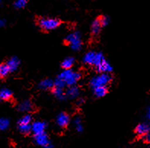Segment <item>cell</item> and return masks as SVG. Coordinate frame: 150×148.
I'll use <instances>...</instances> for the list:
<instances>
[{
	"label": "cell",
	"mask_w": 150,
	"mask_h": 148,
	"mask_svg": "<svg viewBox=\"0 0 150 148\" xmlns=\"http://www.w3.org/2000/svg\"><path fill=\"white\" fill-rule=\"evenodd\" d=\"M80 93L79 88L78 86H76V85H70L68 88L67 91L66 92L67 94V97L69 98V99H75L76 97H78Z\"/></svg>",
	"instance_id": "obj_10"
},
{
	"label": "cell",
	"mask_w": 150,
	"mask_h": 148,
	"mask_svg": "<svg viewBox=\"0 0 150 148\" xmlns=\"http://www.w3.org/2000/svg\"><path fill=\"white\" fill-rule=\"evenodd\" d=\"M52 92H53V95H54L57 99H59V100H63V99H66V97H67L66 92H64L63 88H59L54 86V87L52 89Z\"/></svg>",
	"instance_id": "obj_16"
},
{
	"label": "cell",
	"mask_w": 150,
	"mask_h": 148,
	"mask_svg": "<svg viewBox=\"0 0 150 148\" xmlns=\"http://www.w3.org/2000/svg\"><path fill=\"white\" fill-rule=\"evenodd\" d=\"M38 87L42 90H49L54 87V81L50 79H45L40 82Z\"/></svg>",
	"instance_id": "obj_12"
},
{
	"label": "cell",
	"mask_w": 150,
	"mask_h": 148,
	"mask_svg": "<svg viewBox=\"0 0 150 148\" xmlns=\"http://www.w3.org/2000/svg\"><path fill=\"white\" fill-rule=\"evenodd\" d=\"M95 55H96V52L89 51L86 53L83 57L84 63H86L87 65H90V66H94Z\"/></svg>",
	"instance_id": "obj_15"
},
{
	"label": "cell",
	"mask_w": 150,
	"mask_h": 148,
	"mask_svg": "<svg viewBox=\"0 0 150 148\" xmlns=\"http://www.w3.org/2000/svg\"><path fill=\"white\" fill-rule=\"evenodd\" d=\"M1 100H2V99H1V97H0V101H1Z\"/></svg>",
	"instance_id": "obj_33"
},
{
	"label": "cell",
	"mask_w": 150,
	"mask_h": 148,
	"mask_svg": "<svg viewBox=\"0 0 150 148\" xmlns=\"http://www.w3.org/2000/svg\"><path fill=\"white\" fill-rule=\"evenodd\" d=\"M38 25L42 30L47 31L57 28L61 25V21L53 18H40L38 19Z\"/></svg>",
	"instance_id": "obj_2"
},
{
	"label": "cell",
	"mask_w": 150,
	"mask_h": 148,
	"mask_svg": "<svg viewBox=\"0 0 150 148\" xmlns=\"http://www.w3.org/2000/svg\"><path fill=\"white\" fill-rule=\"evenodd\" d=\"M27 3L28 0H15L14 2V6L17 9H21L27 6Z\"/></svg>",
	"instance_id": "obj_26"
},
{
	"label": "cell",
	"mask_w": 150,
	"mask_h": 148,
	"mask_svg": "<svg viewBox=\"0 0 150 148\" xmlns=\"http://www.w3.org/2000/svg\"><path fill=\"white\" fill-rule=\"evenodd\" d=\"M47 124L44 122H35L31 125V131L34 134H38L45 132Z\"/></svg>",
	"instance_id": "obj_7"
},
{
	"label": "cell",
	"mask_w": 150,
	"mask_h": 148,
	"mask_svg": "<svg viewBox=\"0 0 150 148\" xmlns=\"http://www.w3.org/2000/svg\"><path fill=\"white\" fill-rule=\"evenodd\" d=\"M69 123V116L66 112H61L57 115V124L59 127L65 128L68 126Z\"/></svg>",
	"instance_id": "obj_6"
},
{
	"label": "cell",
	"mask_w": 150,
	"mask_h": 148,
	"mask_svg": "<svg viewBox=\"0 0 150 148\" xmlns=\"http://www.w3.org/2000/svg\"><path fill=\"white\" fill-rule=\"evenodd\" d=\"M57 77L63 80L66 85L70 86L77 83V82L81 79V74L69 69V70H64Z\"/></svg>",
	"instance_id": "obj_1"
},
{
	"label": "cell",
	"mask_w": 150,
	"mask_h": 148,
	"mask_svg": "<svg viewBox=\"0 0 150 148\" xmlns=\"http://www.w3.org/2000/svg\"><path fill=\"white\" fill-rule=\"evenodd\" d=\"M95 68H96V70H97L98 72L101 73H110L112 72L113 70L112 66L106 60L103 61L101 64L98 65V66L95 67Z\"/></svg>",
	"instance_id": "obj_9"
},
{
	"label": "cell",
	"mask_w": 150,
	"mask_h": 148,
	"mask_svg": "<svg viewBox=\"0 0 150 148\" xmlns=\"http://www.w3.org/2000/svg\"><path fill=\"white\" fill-rule=\"evenodd\" d=\"M19 131L23 134H29L31 132V124L28 125H18Z\"/></svg>",
	"instance_id": "obj_21"
},
{
	"label": "cell",
	"mask_w": 150,
	"mask_h": 148,
	"mask_svg": "<svg viewBox=\"0 0 150 148\" xmlns=\"http://www.w3.org/2000/svg\"><path fill=\"white\" fill-rule=\"evenodd\" d=\"M111 80H112V76H110V73H100L91 79L90 81V85L93 89L102 85L107 86L111 82Z\"/></svg>",
	"instance_id": "obj_4"
},
{
	"label": "cell",
	"mask_w": 150,
	"mask_h": 148,
	"mask_svg": "<svg viewBox=\"0 0 150 148\" xmlns=\"http://www.w3.org/2000/svg\"><path fill=\"white\" fill-rule=\"evenodd\" d=\"M149 144H150V142H149Z\"/></svg>",
	"instance_id": "obj_34"
},
{
	"label": "cell",
	"mask_w": 150,
	"mask_h": 148,
	"mask_svg": "<svg viewBox=\"0 0 150 148\" xmlns=\"http://www.w3.org/2000/svg\"><path fill=\"white\" fill-rule=\"evenodd\" d=\"M98 18L100 22H101V25H102V27H105L106 26V25H108L109 21H110L108 17H107V16H105V15H101V16L98 17Z\"/></svg>",
	"instance_id": "obj_27"
},
{
	"label": "cell",
	"mask_w": 150,
	"mask_h": 148,
	"mask_svg": "<svg viewBox=\"0 0 150 148\" xmlns=\"http://www.w3.org/2000/svg\"><path fill=\"white\" fill-rule=\"evenodd\" d=\"M146 117L148 119L150 120V105L149 106L148 108V110H147V113H146Z\"/></svg>",
	"instance_id": "obj_30"
},
{
	"label": "cell",
	"mask_w": 150,
	"mask_h": 148,
	"mask_svg": "<svg viewBox=\"0 0 150 148\" xmlns=\"http://www.w3.org/2000/svg\"><path fill=\"white\" fill-rule=\"evenodd\" d=\"M150 131V123L143 122V123L139 124L136 127L135 132L137 135L139 136H145Z\"/></svg>",
	"instance_id": "obj_8"
},
{
	"label": "cell",
	"mask_w": 150,
	"mask_h": 148,
	"mask_svg": "<svg viewBox=\"0 0 150 148\" xmlns=\"http://www.w3.org/2000/svg\"><path fill=\"white\" fill-rule=\"evenodd\" d=\"M11 73L6 63L0 64V78H5Z\"/></svg>",
	"instance_id": "obj_20"
},
{
	"label": "cell",
	"mask_w": 150,
	"mask_h": 148,
	"mask_svg": "<svg viewBox=\"0 0 150 148\" xmlns=\"http://www.w3.org/2000/svg\"><path fill=\"white\" fill-rule=\"evenodd\" d=\"M5 25H6V21H5V20H3V19H0V28L3 27Z\"/></svg>",
	"instance_id": "obj_29"
},
{
	"label": "cell",
	"mask_w": 150,
	"mask_h": 148,
	"mask_svg": "<svg viewBox=\"0 0 150 148\" xmlns=\"http://www.w3.org/2000/svg\"><path fill=\"white\" fill-rule=\"evenodd\" d=\"M94 95L97 98H101V97L105 96L107 95V93L108 92V89L105 85H102V86H98L93 89Z\"/></svg>",
	"instance_id": "obj_17"
},
{
	"label": "cell",
	"mask_w": 150,
	"mask_h": 148,
	"mask_svg": "<svg viewBox=\"0 0 150 148\" xmlns=\"http://www.w3.org/2000/svg\"><path fill=\"white\" fill-rule=\"evenodd\" d=\"M34 142L37 145L43 147L44 148H53V146L52 144L51 141H50L48 135L44 132V133L34 134Z\"/></svg>",
	"instance_id": "obj_5"
},
{
	"label": "cell",
	"mask_w": 150,
	"mask_h": 148,
	"mask_svg": "<svg viewBox=\"0 0 150 148\" xmlns=\"http://www.w3.org/2000/svg\"><path fill=\"white\" fill-rule=\"evenodd\" d=\"M104 60H105V59L104 55H103V53H100V52H99V53H96L95 62H94V66H95V67H98V66L101 64Z\"/></svg>",
	"instance_id": "obj_24"
},
{
	"label": "cell",
	"mask_w": 150,
	"mask_h": 148,
	"mask_svg": "<svg viewBox=\"0 0 150 148\" xmlns=\"http://www.w3.org/2000/svg\"><path fill=\"white\" fill-rule=\"evenodd\" d=\"M75 63V59L72 57H67L66 59L63 60V61L61 63V67L64 70H69L72 68V67Z\"/></svg>",
	"instance_id": "obj_18"
},
{
	"label": "cell",
	"mask_w": 150,
	"mask_h": 148,
	"mask_svg": "<svg viewBox=\"0 0 150 148\" xmlns=\"http://www.w3.org/2000/svg\"><path fill=\"white\" fill-rule=\"evenodd\" d=\"M103 27L101 25V22L99 21V18H96L95 21L92 22L91 26V34L93 35V36H97L98 35L99 33L101 32V30L102 28Z\"/></svg>",
	"instance_id": "obj_11"
},
{
	"label": "cell",
	"mask_w": 150,
	"mask_h": 148,
	"mask_svg": "<svg viewBox=\"0 0 150 148\" xmlns=\"http://www.w3.org/2000/svg\"><path fill=\"white\" fill-rule=\"evenodd\" d=\"M143 137H144L145 140H146V141L147 142L149 143L150 142V131H149V132L148 134H146L145 135V136H143Z\"/></svg>",
	"instance_id": "obj_28"
},
{
	"label": "cell",
	"mask_w": 150,
	"mask_h": 148,
	"mask_svg": "<svg viewBox=\"0 0 150 148\" xmlns=\"http://www.w3.org/2000/svg\"><path fill=\"white\" fill-rule=\"evenodd\" d=\"M8 67L9 68L10 71L11 72H14L18 68L19 65H20V60L18 57H11L6 62Z\"/></svg>",
	"instance_id": "obj_13"
},
{
	"label": "cell",
	"mask_w": 150,
	"mask_h": 148,
	"mask_svg": "<svg viewBox=\"0 0 150 148\" xmlns=\"http://www.w3.org/2000/svg\"><path fill=\"white\" fill-rule=\"evenodd\" d=\"M32 122V118L30 115H26L21 117L18 122V125H28V124H30Z\"/></svg>",
	"instance_id": "obj_22"
},
{
	"label": "cell",
	"mask_w": 150,
	"mask_h": 148,
	"mask_svg": "<svg viewBox=\"0 0 150 148\" xmlns=\"http://www.w3.org/2000/svg\"><path fill=\"white\" fill-rule=\"evenodd\" d=\"M9 127V120L5 118H0V131H5Z\"/></svg>",
	"instance_id": "obj_25"
},
{
	"label": "cell",
	"mask_w": 150,
	"mask_h": 148,
	"mask_svg": "<svg viewBox=\"0 0 150 148\" xmlns=\"http://www.w3.org/2000/svg\"><path fill=\"white\" fill-rule=\"evenodd\" d=\"M73 123H74L76 131H78V132L80 133V132H82L83 131V125H82V119L79 117H76L74 119V122Z\"/></svg>",
	"instance_id": "obj_23"
},
{
	"label": "cell",
	"mask_w": 150,
	"mask_h": 148,
	"mask_svg": "<svg viewBox=\"0 0 150 148\" xmlns=\"http://www.w3.org/2000/svg\"><path fill=\"white\" fill-rule=\"evenodd\" d=\"M84 102V100L83 99H79L78 100V102H77V103H78L79 105H81V104H82V102Z\"/></svg>",
	"instance_id": "obj_31"
},
{
	"label": "cell",
	"mask_w": 150,
	"mask_h": 148,
	"mask_svg": "<svg viewBox=\"0 0 150 148\" xmlns=\"http://www.w3.org/2000/svg\"><path fill=\"white\" fill-rule=\"evenodd\" d=\"M1 3H2V0H0V5H1Z\"/></svg>",
	"instance_id": "obj_32"
},
{
	"label": "cell",
	"mask_w": 150,
	"mask_h": 148,
	"mask_svg": "<svg viewBox=\"0 0 150 148\" xmlns=\"http://www.w3.org/2000/svg\"><path fill=\"white\" fill-rule=\"evenodd\" d=\"M33 107H34L33 103L30 100H25L18 105V109L20 112H30V111H31L33 109Z\"/></svg>",
	"instance_id": "obj_14"
},
{
	"label": "cell",
	"mask_w": 150,
	"mask_h": 148,
	"mask_svg": "<svg viewBox=\"0 0 150 148\" xmlns=\"http://www.w3.org/2000/svg\"><path fill=\"white\" fill-rule=\"evenodd\" d=\"M65 41L73 51H79L82 48V38H81V34L79 31H74L67 35Z\"/></svg>",
	"instance_id": "obj_3"
},
{
	"label": "cell",
	"mask_w": 150,
	"mask_h": 148,
	"mask_svg": "<svg viewBox=\"0 0 150 148\" xmlns=\"http://www.w3.org/2000/svg\"><path fill=\"white\" fill-rule=\"evenodd\" d=\"M0 97L4 101H9L12 98V92L8 89H2L0 90Z\"/></svg>",
	"instance_id": "obj_19"
}]
</instances>
